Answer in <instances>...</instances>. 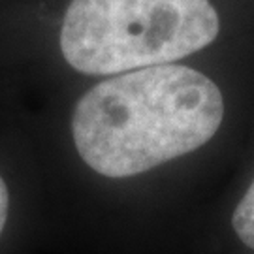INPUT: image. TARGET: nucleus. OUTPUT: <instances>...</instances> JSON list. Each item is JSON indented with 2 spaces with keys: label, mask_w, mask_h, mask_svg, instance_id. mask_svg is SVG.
I'll use <instances>...</instances> for the list:
<instances>
[{
  "label": "nucleus",
  "mask_w": 254,
  "mask_h": 254,
  "mask_svg": "<svg viewBox=\"0 0 254 254\" xmlns=\"http://www.w3.org/2000/svg\"><path fill=\"white\" fill-rule=\"evenodd\" d=\"M222 117V92L211 77L162 64L94 85L73 109L72 134L89 168L123 179L200 149Z\"/></svg>",
  "instance_id": "nucleus-1"
},
{
  "label": "nucleus",
  "mask_w": 254,
  "mask_h": 254,
  "mask_svg": "<svg viewBox=\"0 0 254 254\" xmlns=\"http://www.w3.org/2000/svg\"><path fill=\"white\" fill-rule=\"evenodd\" d=\"M209 0H72L61 28V49L87 75L127 73L200 51L218 36Z\"/></svg>",
  "instance_id": "nucleus-2"
},
{
  "label": "nucleus",
  "mask_w": 254,
  "mask_h": 254,
  "mask_svg": "<svg viewBox=\"0 0 254 254\" xmlns=\"http://www.w3.org/2000/svg\"><path fill=\"white\" fill-rule=\"evenodd\" d=\"M232 226L237 237L254 251V181L232 215Z\"/></svg>",
  "instance_id": "nucleus-3"
},
{
  "label": "nucleus",
  "mask_w": 254,
  "mask_h": 254,
  "mask_svg": "<svg viewBox=\"0 0 254 254\" xmlns=\"http://www.w3.org/2000/svg\"><path fill=\"white\" fill-rule=\"evenodd\" d=\"M8 209H9V192L4 179L0 177V234L6 226V220H8Z\"/></svg>",
  "instance_id": "nucleus-4"
}]
</instances>
